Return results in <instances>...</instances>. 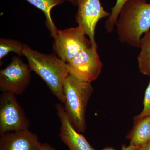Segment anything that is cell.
Wrapping results in <instances>:
<instances>
[{
  "mask_svg": "<svg viewBox=\"0 0 150 150\" xmlns=\"http://www.w3.org/2000/svg\"><path fill=\"white\" fill-rule=\"evenodd\" d=\"M118 40L140 48L142 35L150 29V4L146 0H128L119 13L115 26Z\"/></svg>",
  "mask_w": 150,
  "mask_h": 150,
  "instance_id": "6da1fadb",
  "label": "cell"
},
{
  "mask_svg": "<svg viewBox=\"0 0 150 150\" xmlns=\"http://www.w3.org/2000/svg\"><path fill=\"white\" fill-rule=\"evenodd\" d=\"M24 56L27 58L31 71L44 81L52 93L64 104L63 85L69 75L66 62L56 56V53L44 54L26 44H24Z\"/></svg>",
  "mask_w": 150,
  "mask_h": 150,
  "instance_id": "7a4b0ae2",
  "label": "cell"
},
{
  "mask_svg": "<svg viewBox=\"0 0 150 150\" xmlns=\"http://www.w3.org/2000/svg\"><path fill=\"white\" fill-rule=\"evenodd\" d=\"M64 108L70 121L80 133L86 130V112L93 88L91 83L82 81L69 75L63 85Z\"/></svg>",
  "mask_w": 150,
  "mask_h": 150,
  "instance_id": "3957f363",
  "label": "cell"
},
{
  "mask_svg": "<svg viewBox=\"0 0 150 150\" xmlns=\"http://www.w3.org/2000/svg\"><path fill=\"white\" fill-rule=\"evenodd\" d=\"M30 121L16 95L2 92L0 96V134L29 129Z\"/></svg>",
  "mask_w": 150,
  "mask_h": 150,
  "instance_id": "277c9868",
  "label": "cell"
},
{
  "mask_svg": "<svg viewBox=\"0 0 150 150\" xmlns=\"http://www.w3.org/2000/svg\"><path fill=\"white\" fill-rule=\"evenodd\" d=\"M82 28H75L59 30L53 43L55 53L66 63L76 56L81 51L90 48L91 42L86 37Z\"/></svg>",
  "mask_w": 150,
  "mask_h": 150,
  "instance_id": "5b68a950",
  "label": "cell"
},
{
  "mask_svg": "<svg viewBox=\"0 0 150 150\" xmlns=\"http://www.w3.org/2000/svg\"><path fill=\"white\" fill-rule=\"evenodd\" d=\"M31 70L18 56H13L11 62L0 71V90L17 96L26 90L31 78Z\"/></svg>",
  "mask_w": 150,
  "mask_h": 150,
  "instance_id": "8992f818",
  "label": "cell"
},
{
  "mask_svg": "<svg viewBox=\"0 0 150 150\" xmlns=\"http://www.w3.org/2000/svg\"><path fill=\"white\" fill-rule=\"evenodd\" d=\"M66 64L69 75L86 82L96 80L103 68L97 48L93 46L81 51Z\"/></svg>",
  "mask_w": 150,
  "mask_h": 150,
  "instance_id": "52a82bcc",
  "label": "cell"
},
{
  "mask_svg": "<svg viewBox=\"0 0 150 150\" xmlns=\"http://www.w3.org/2000/svg\"><path fill=\"white\" fill-rule=\"evenodd\" d=\"M77 11L75 20L89 37L92 46L98 48L95 38L96 28L101 19L108 18L110 13L105 10L100 0H77Z\"/></svg>",
  "mask_w": 150,
  "mask_h": 150,
  "instance_id": "ba28073f",
  "label": "cell"
},
{
  "mask_svg": "<svg viewBox=\"0 0 150 150\" xmlns=\"http://www.w3.org/2000/svg\"><path fill=\"white\" fill-rule=\"evenodd\" d=\"M57 114L61 122L59 137L69 150H95L83 135L79 133L73 126L62 103L55 105Z\"/></svg>",
  "mask_w": 150,
  "mask_h": 150,
  "instance_id": "9c48e42d",
  "label": "cell"
},
{
  "mask_svg": "<svg viewBox=\"0 0 150 150\" xmlns=\"http://www.w3.org/2000/svg\"><path fill=\"white\" fill-rule=\"evenodd\" d=\"M42 144L28 129L0 134V150H39Z\"/></svg>",
  "mask_w": 150,
  "mask_h": 150,
  "instance_id": "30bf717a",
  "label": "cell"
},
{
  "mask_svg": "<svg viewBox=\"0 0 150 150\" xmlns=\"http://www.w3.org/2000/svg\"><path fill=\"white\" fill-rule=\"evenodd\" d=\"M136 122L126 138L130 140V144L140 148L150 141V116Z\"/></svg>",
  "mask_w": 150,
  "mask_h": 150,
  "instance_id": "8fae6325",
  "label": "cell"
},
{
  "mask_svg": "<svg viewBox=\"0 0 150 150\" xmlns=\"http://www.w3.org/2000/svg\"><path fill=\"white\" fill-rule=\"evenodd\" d=\"M27 1L42 11L46 17L45 24L50 31L51 36L56 39L58 30L51 16V11L56 6L64 2L66 0H26Z\"/></svg>",
  "mask_w": 150,
  "mask_h": 150,
  "instance_id": "7c38bea8",
  "label": "cell"
},
{
  "mask_svg": "<svg viewBox=\"0 0 150 150\" xmlns=\"http://www.w3.org/2000/svg\"><path fill=\"white\" fill-rule=\"evenodd\" d=\"M140 48L137 58L139 71L142 74L150 76V30L141 38Z\"/></svg>",
  "mask_w": 150,
  "mask_h": 150,
  "instance_id": "4fadbf2b",
  "label": "cell"
},
{
  "mask_svg": "<svg viewBox=\"0 0 150 150\" xmlns=\"http://www.w3.org/2000/svg\"><path fill=\"white\" fill-rule=\"evenodd\" d=\"M24 44L13 39L0 38V61L11 52L24 56Z\"/></svg>",
  "mask_w": 150,
  "mask_h": 150,
  "instance_id": "5bb4252c",
  "label": "cell"
},
{
  "mask_svg": "<svg viewBox=\"0 0 150 150\" xmlns=\"http://www.w3.org/2000/svg\"><path fill=\"white\" fill-rule=\"evenodd\" d=\"M128 0H117L114 6L111 8L110 16L105 23V28L108 33L113 32L115 23L121 9Z\"/></svg>",
  "mask_w": 150,
  "mask_h": 150,
  "instance_id": "9a60e30c",
  "label": "cell"
},
{
  "mask_svg": "<svg viewBox=\"0 0 150 150\" xmlns=\"http://www.w3.org/2000/svg\"><path fill=\"white\" fill-rule=\"evenodd\" d=\"M143 104L144 108L142 112L134 117V120L136 121L150 116V80L147 88L145 91Z\"/></svg>",
  "mask_w": 150,
  "mask_h": 150,
  "instance_id": "2e32d148",
  "label": "cell"
},
{
  "mask_svg": "<svg viewBox=\"0 0 150 150\" xmlns=\"http://www.w3.org/2000/svg\"><path fill=\"white\" fill-rule=\"evenodd\" d=\"M139 148L136 146L130 144L128 146H123L122 149L120 150H138ZM101 150H116L114 149L113 148L111 147H106L103 149Z\"/></svg>",
  "mask_w": 150,
  "mask_h": 150,
  "instance_id": "e0dca14e",
  "label": "cell"
},
{
  "mask_svg": "<svg viewBox=\"0 0 150 150\" xmlns=\"http://www.w3.org/2000/svg\"><path fill=\"white\" fill-rule=\"evenodd\" d=\"M39 150H58L56 148L52 147L48 143H44L42 144Z\"/></svg>",
  "mask_w": 150,
  "mask_h": 150,
  "instance_id": "ac0fdd59",
  "label": "cell"
},
{
  "mask_svg": "<svg viewBox=\"0 0 150 150\" xmlns=\"http://www.w3.org/2000/svg\"><path fill=\"white\" fill-rule=\"evenodd\" d=\"M138 150H150V141L139 148Z\"/></svg>",
  "mask_w": 150,
  "mask_h": 150,
  "instance_id": "d6986e66",
  "label": "cell"
},
{
  "mask_svg": "<svg viewBox=\"0 0 150 150\" xmlns=\"http://www.w3.org/2000/svg\"><path fill=\"white\" fill-rule=\"evenodd\" d=\"M67 1L71 3L74 5H77V0H66Z\"/></svg>",
  "mask_w": 150,
  "mask_h": 150,
  "instance_id": "ffe728a7",
  "label": "cell"
}]
</instances>
